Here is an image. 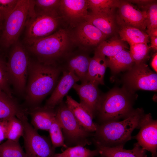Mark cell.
<instances>
[{"label":"cell","mask_w":157,"mask_h":157,"mask_svg":"<svg viewBox=\"0 0 157 157\" xmlns=\"http://www.w3.org/2000/svg\"><path fill=\"white\" fill-rule=\"evenodd\" d=\"M62 70L60 65L30 61L25 92L27 103L35 107L40 103L53 91Z\"/></svg>","instance_id":"cell-1"},{"label":"cell","mask_w":157,"mask_h":157,"mask_svg":"<svg viewBox=\"0 0 157 157\" xmlns=\"http://www.w3.org/2000/svg\"><path fill=\"white\" fill-rule=\"evenodd\" d=\"M144 114L142 108L133 110L124 119L98 124L93 135L94 143L106 147L123 146L132 138L131 134L136 129H140Z\"/></svg>","instance_id":"cell-2"},{"label":"cell","mask_w":157,"mask_h":157,"mask_svg":"<svg viewBox=\"0 0 157 157\" xmlns=\"http://www.w3.org/2000/svg\"><path fill=\"white\" fill-rule=\"evenodd\" d=\"M73 43L70 33L61 29L30 44L29 50L39 62L48 65H58L70 53Z\"/></svg>","instance_id":"cell-3"},{"label":"cell","mask_w":157,"mask_h":157,"mask_svg":"<svg viewBox=\"0 0 157 157\" xmlns=\"http://www.w3.org/2000/svg\"><path fill=\"white\" fill-rule=\"evenodd\" d=\"M132 93L124 87L114 88L101 96L97 113L100 124L125 118L133 110Z\"/></svg>","instance_id":"cell-4"},{"label":"cell","mask_w":157,"mask_h":157,"mask_svg":"<svg viewBox=\"0 0 157 157\" xmlns=\"http://www.w3.org/2000/svg\"><path fill=\"white\" fill-rule=\"evenodd\" d=\"M35 0H18L14 10L4 19L2 40L5 47L17 42L24 27L35 14Z\"/></svg>","instance_id":"cell-5"},{"label":"cell","mask_w":157,"mask_h":157,"mask_svg":"<svg viewBox=\"0 0 157 157\" xmlns=\"http://www.w3.org/2000/svg\"><path fill=\"white\" fill-rule=\"evenodd\" d=\"M56 117L60 125L64 142L67 147L90 145L89 139L92 134L86 130L79 124L73 113L63 102L59 105Z\"/></svg>","instance_id":"cell-6"},{"label":"cell","mask_w":157,"mask_h":157,"mask_svg":"<svg viewBox=\"0 0 157 157\" xmlns=\"http://www.w3.org/2000/svg\"><path fill=\"white\" fill-rule=\"evenodd\" d=\"M29 63L26 49L19 43H17L11 51L6 64L11 84L19 94L25 92Z\"/></svg>","instance_id":"cell-7"},{"label":"cell","mask_w":157,"mask_h":157,"mask_svg":"<svg viewBox=\"0 0 157 157\" xmlns=\"http://www.w3.org/2000/svg\"><path fill=\"white\" fill-rule=\"evenodd\" d=\"M16 117L22 122L24 127V138L26 157H54L55 149L51 141L45 136L40 135L29 123L23 111Z\"/></svg>","instance_id":"cell-8"},{"label":"cell","mask_w":157,"mask_h":157,"mask_svg":"<svg viewBox=\"0 0 157 157\" xmlns=\"http://www.w3.org/2000/svg\"><path fill=\"white\" fill-rule=\"evenodd\" d=\"M60 17L58 12H35L26 25V41L30 44L51 34L58 27Z\"/></svg>","instance_id":"cell-9"},{"label":"cell","mask_w":157,"mask_h":157,"mask_svg":"<svg viewBox=\"0 0 157 157\" xmlns=\"http://www.w3.org/2000/svg\"><path fill=\"white\" fill-rule=\"evenodd\" d=\"M124 81V88L132 93L138 90L157 91V74L144 63L134 64L125 75Z\"/></svg>","instance_id":"cell-10"},{"label":"cell","mask_w":157,"mask_h":157,"mask_svg":"<svg viewBox=\"0 0 157 157\" xmlns=\"http://www.w3.org/2000/svg\"><path fill=\"white\" fill-rule=\"evenodd\" d=\"M70 35L73 43L76 44L82 51H87L97 47L107 37L90 23L85 20L75 26Z\"/></svg>","instance_id":"cell-11"},{"label":"cell","mask_w":157,"mask_h":157,"mask_svg":"<svg viewBox=\"0 0 157 157\" xmlns=\"http://www.w3.org/2000/svg\"><path fill=\"white\" fill-rule=\"evenodd\" d=\"M118 13L115 17L117 23L120 26L134 27L144 31L147 28V14L127 1H121Z\"/></svg>","instance_id":"cell-12"},{"label":"cell","mask_w":157,"mask_h":157,"mask_svg":"<svg viewBox=\"0 0 157 157\" xmlns=\"http://www.w3.org/2000/svg\"><path fill=\"white\" fill-rule=\"evenodd\" d=\"M140 130L135 137L139 145L146 151H150L152 157H157V121L154 119L151 113L142 117Z\"/></svg>","instance_id":"cell-13"},{"label":"cell","mask_w":157,"mask_h":157,"mask_svg":"<svg viewBox=\"0 0 157 157\" xmlns=\"http://www.w3.org/2000/svg\"><path fill=\"white\" fill-rule=\"evenodd\" d=\"M97 85L90 81L75 83L72 88L76 92L80 99V103L90 113L93 117L99 109L101 96Z\"/></svg>","instance_id":"cell-14"},{"label":"cell","mask_w":157,"mask_h":157,"mask_svg":"<svg viewBox=\"0 0 157 157\" xmlns=\"http://www.w3.org/2000/svg\"><path fill=\"white\" fill-rule=\"evenodd\" d=\"M88 9L87 0H60L59 11L71 25L75 26L86 20Z\"/></svg>","instance_id":"cell-15"},{"label":"cell","mask_w":157,"mask_h":157,"mask_svg":"<svg viewBox=\"0 0 157 157\" xmlns=\"http://www.w3.org/2000/svg\"><path fill=\"white\" fill-rule=\"evenodd\" d=\"M63 74L53 91L50 97L47 100L44 107L54 109L56 106L63 102V97L76 82L79 80L72 72L63 70Z\"/></svg>","instance_id":"cell-16"},{"label":"cell","mask_w":157,"mask_h":157,"mask_svg":"<svg viewBox=\"0 0 157 157\" xmlns=\"http://www.w3.org/2000/svg\"><path fill=\"white\" fill-rule=\"evenodd\" d=\"M91 58L83 51L80 52H71L64 59L63 70L73 72L81 83L87 81V75Z\"/></svg>","instance_id":"cell-17"},{"label":"cell","mask_w":157,"mask_h":157,"mask_svg":"<svg viewBox=\"0 0 157 157\" xmlns=\"http://www.w3.org/2000/svg\"><path fill=\"white\" fill-rule=\"evenodd\" d=\"M65 103L77 121L85 130L91 133L96 131L98 124L93 122V117L86 108L69 95L66 96Z\"/></svg>","instance_id":"cell-18"},{"label":"cell","mask_w":157,"mask_h":157,"mask_svg":"<svg viewBox=\"0 0 157 157\" xmlns=\"http://www.w3.org/2000/svg\"><path fill=\"white\" fill-rule=\"evenodd\" d=\"M94 144L101 157H147L146 151L137 142L131 150L124 149L123 146L109 147Z\"/></svg>","instance_id":"cell-19"},{"label":"cell","mask_w":157,"mask_h":157,"mask_svg":"<svg viewBox=\"0 0 157 157\" xmlns=\"http://www.w3.org/2000/svg\"><path fill=\"white\" fill-rule=\"evenodd\" d=\"M31 123L36 130H49L56 116L54 109L34 107L30 113Z\"/></svg>","instance_id":"cell-20"},{"label":"cell","mask_w":157,"mask_h":157,"mask_svg":"<svg viewBox=\"0 0 157 157\" xmlns=\"http://www.w3.org/2000/svg\"><path fill=\"white\" fill-rule=\"evenodd\" d=\"M108 67L106 57L94 52L92 58H91L87 75L88 81L98 85H104V77Z\"/></svg>","instance_id":"cell-21"},{"label":"cell","mask_w":157,"mask_h":157,"mask_svg":"<svg viewBox=\"0 0 157 157\" xmlns=\"http://www.w3.org/2000/svg\"><path fill=\"white\" fill-rule=\"evenodd\" d=\"M106 58L108 67L114 73L129 70L134 64L129 51L126 49L122 50L113 57Z\"/></svg>","instance_id":"cell-22"},{"label":"cell","mask_w":157,"mask_h":157,"mask_svg":"<svg viewBox=\"0 0 157 157\" xmlns=\"http://www.w3.org/2000/svg\"><path fill=\"white\" fill-rule=\"evenodd\" d=\"M118 31L120 39L126 42L129 45L140 43L147 44L149 42L148 34L137 28L128 26H120Z\"/></svg>","instance_id":"cell-23"},{"label":"cell","mask_w":157,"mask_h":157,"mask_svg":"<svg viewBox=\"0 0 157 157\" xmlns=\"http://www.w3.org/2000/svg\"><path fill=\"white\" fill-rule=\"evenodd\" d=\"M86 21L97 28L107 37L113 34L116 29L114 15L105 16L89 14Z\"/></svg>","instance_id":"cell-24"},{"label":"cell","mask_w":157,"mask_h":157,"mask_svg":"<svg viewBox=\"0 0 157 157\" xmlns=\"http://www.w3.org/2000/svg\"><path fill=\"white\" fill-rule=\"evenodd\" d=\"M88 9L91 14L99 15H114L115 8H118L121 0H87Z\"/></svg>","instance_id":"cell-25"},{"label":"cell","mask_w":157,"mask_h":157,"mask_svg":"<svg viewBox=\"0 0 157 157\" xmlns=\"http://www.w3.org/2000/svg\"><path fill=\"white\" fill-rule=\"evenodd\" d=\"M23 111L13 97L0 92V121L7 120Z\"/></svg>","instance_id":"cell-26"},{"label":"cell","mask_w":157,"mask_h":157,"mask_svg":"<svg viewBox=\"0 0 157 157\" xmlns=\"http://www.w3.org/2000/svg\"><path fill=\"white\" fill-rule=\"evenodd\" d=\"M127 48L124 42L117 37L104 40L97 47L95 52L105 57H113Z\"/></svg>","instance_id":"cell-27"},{"label":"cell","mask_w":157,"mask_h":157,"mask_svg":"<svg viewBox=\"0 0 157 157\" xmlns=\"http://www.w3.org/2000/svg\"><path fill=\"white\" fill-rule=\"evenodd\" d=\"M0 157H26L18 142L7 140L0 144Z\"/></svg>","instance_id":"cell-28"},{"label":"cell","mask_w":157,"mask_h":157,"mask_svg":"<svg viewBox=\"0 0 157 157\" xmlns=\"http://www.w3.org/2000/svg\"><path fill=\"white\" fill-rule=\"evenodd\" d=\"M23 132V124L16 116L11 117L7 120L6 134L7 140L18 142Z\"/></svg>","instance_id":"cell-29"},{"label":"cell","mask_w":157,"mask_h":157,"mask_svg":"<svg viewBox=\"0 0 157 157\" xmlns=\"http://www.w3.org/2000/svg\"><path fill=\"white\" fill-rule=\"evenodd\" d=\"M130 45L129 51L134 64L144 63L149 58V46L146 43H140Z\"/></svg>","instance_id":"cell-30"},{"label":"cell","mask_w":157,"mask_h":157,"mask_svg":"<svg viewBox=\"0 0 157 157\" xmlns=\"http://www.w3.org/2000/svg\"><path fill=\"white\" fill-rule=\"evenodd\" d=\"M48 131L51 143L55 149L61 147L67 148L65 143L61 128L56 116Z\"/></svg>","instance_id":"cell-31"},{"label":"cell","mask_w":157,"mask_h":157,"mask_svg":"<svg viewBox=\"0 0 157 157\" xmlns=\"http://www.w3.org/2000/svg\"><path fill=\"white\" fill-rule=\"evenodd\" d=\"M64 151L66 157H94L99 155L97 149L92 150L81 145L68 147Z\"/></svg>","instance_id":"cell-32"},{"label":"cell","mask_w":157,"mask_h":157,"mask_svg":"<svg viewBox=\"0 0 157 157\" xmlns=\"http://www.w3.org/2000/svg\"><path fill=\"white\" fill-rule=\"evenodd\" d=\"M147 13V33L157 29V4L156 1L142 8Z\"/></svg>","instance_id":"cell-33"},{"label":"cell","mask_w":157,"mask_h":157,"mask_svg":"<svg viewBox=\"0 0 157 157\" xmlns=\"http://www.w3.org/2000/svg\"><path fill=\"white\" fill-rule=\"evenodd\" d=\"M10 84L6 63L0 57V92H3L9 97H13Z\"/></svg>","instance_id":"cell-34"},{"label":"cell","mask_w":157,"mask_h":157,"mask_svg":"<svg viewBox=\"0 0 157 157\" xmlns=\"http://www.w3.org/2000/svg\"><path fill=\"white\" fill-rule=\"evenodd\" d=\"M60 0H35V12H58Z\"/></svg>","instance_id":"cell-35"},{"label":"cell","mask_w":157,"mask_h":157,"mask_svg":"<svg viewBox=\"0 0 157 157\" xmlns=\"http://www.w3.org/2000/svg\"><path fill=\"white\" fill-rule=\"evenodd\" d=\"M18 0H0V13L4 19L13 11Z\"/></svg>","instance_id":"cell-36"},{"label":"cell","mask_w":157,"mask_h":157,"mask_svg":"<svg viewBox=\"0 0 157 157\" xmlns=\"http://www.w3.org/2000/svg\"><path fill=\"white\" fill-rule=\"evenodd\" d=\"M7 120L0 121V144L6 139Z\"/></svg>","instance_id":"cell-37"},{"label":"cell","mask_w":157,"mask_h":157,"mask_svg":"<svg viewBox=\"0 0 157 157\" xmlns=\"http://www.w3.org/2000/svg\"><path fill=\"white\" fill-rule=\"evenodd\" d=\"M131 3L137 4L139 7L142 8L143 7L155 2L156 1L149 0H127Z\"/></svg>","instance_id":"cell-38"},{"label":"cell","mask_w":157,"mask_h":157,"mask_svg":"<svg viewBox=\"0 0 157 157\" xmlns=\"http://www.w3.org/2000/svg\"><path fill=\"white\" fill-rule=\"evenodd\" d=\"M151 44L149 48H152L154 51L157 50V37L150 36Z\"/></svg>","instance_id":"cell-39"},{"label":"cell","mask_w":157,"mask_h":157,"mask_svg":"<svg viewBox=\"0 0 157 157\" xmlns=\"http://www.w3.org/2000/svg\"><path fill=\"white\" fill-rule=\"evenodd\" d=\"M151 65L153 69L156 73L157 71V53L156 52L153 56Z\"/></svg>","instance_id":"cell-40"},{"label":"cell","mask_w":157,"mask_h":157,"mask_svg":"<svg viewBox=\"0 0 157 157\" xmlns=\"http://www.w3.org/2000/svg\"><path fill=\"white\" fill-rule=\"evenodd\" d=\"M54 157H66L65 153L64 151L61 154H56Z\"/></svg>","instance_id":"cell-41"},{"label":"cell","mask_w":157,"mask_h":157,"mask_svg":"<svg viewBox=\"0 0 157 157\" xmlns=\"http://www.w3.org/2000/svg\"><path fill=\"white\" fill-rule=\"evenodd\" d=\"M101 157V156H100V157Z\"/></svg>","instance_id":"cell-42"}]
</instances>
